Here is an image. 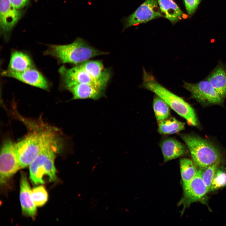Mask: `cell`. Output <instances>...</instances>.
<instances>
[{"instance_id": "10", "label": "cell", "mask_w": 226, "mask_h": 226, "mask_svg": "<svg viewBox=\"0 0 226 226\" xmlns=\"http://www.w3.org/2000/svg\"><path fill=\"white\" fill-rule=\"evenodd\" d=\"M183 197L180 204L185 207L199 200L209 192V190L203 181L198 170L194 177L186 186H183Z\"/></svg>"}, {"instance_id": "20", "label": "cell", "mask_w": 226, "mask_h": 226, "mask_svg": "<svg viewBox=\"0 0 226 226\" xmlns=\"http://www.w3.org/2000/svg\"><path fill=\"white\" fill-rule=\"evenodd\" d=\"M185 128L184 123L171 117L159 122L158 131L161 134H170L179 132Z\"/></svg>"}, {"instance_id": "14", "label": "cell", "mask_w": 226, "mask_h": 226, "mask_svg": "<svg viewBox=\"0 0 226 226\" xmlns=\"http://www.w3.org/2000/svg\"><path fill=\"white\" fill-rule=\"evenodd\" d=\"M20 201L23 213L33 218L36 213V206L32 197V190L25 174L22 173L20 181Z\"/></svg>"}, {"instance_id": "11", "label": "cell", "mask_w": 226, "mask_h": 226, "mask_svg": "<svg viewBox=\"0 0 226 226\" xmlns=\"http://www.w3.org/2000/svg\"><path fill=\"white\" fill-rule=\"evenodd\" d=\"M2 75L15 78L30 85L47 90L49 88L47 81L42 74L37 70L30 68L21 72L9 70L3 71Z\"/></svg>"}, {"instance_id": "19", "label": "cell", "mask_w": 226, "mask_h": 226, "mask_svg": "<svg viewBox=\"0 0 226 226\" xmlns=\"http://www.w3.org/2000/svg\"><path fill=\"white\" fill-rule=\"evenodd\" d=\"M32 67V61L27 54L19 51H15L12 53L8 70L15 72H21Z\"/></svg>"}, {"instance_id": "13", "label": "cell", "mask_w": 226, "mask_h": 226, "mask_svg": "<svg viewBox=\"0 0 226 226\" xmlns=\"http://www.w3.org/2000/svg\"><path fill=\"white\" fill-rule=\"evenodd\" d=\"M0 25L5 33L11 31L19 20L21 15L19 9L14 7L9 0H1Z\"/></svg>"}, {"instance_id": "8", "label": "cell", "mask_w": 226, "mask_h": 226, "mask_svg": "<svg viewBox=\"0 0 226 226\" xmlns=\"http://www.w3.org/2000/svg\"><path fill=\"white\" fill-rule=\"evenodd\" d=\"M163 17L157 0H146L132 14L123 19V30Z\"/></svg>"}, {"instance_id": "24", "label": "cell", "mask_w": 226, "mask_h": 226, "mask_svg": "<svg viewBox=\"0 0 226 226\" xmlns=\"http://www.w3.org/2000/svg\"><path fill=\"white\" fill-rule=\"evenodd\" d=\"M32 197L36 207L44 205L48 199L47 192L43 186H36L32 190Z\"/></svg>"}, {"instance_id": "3", "label": "cell", "mask_w": 226, "mask_h": 226, "mask_svg": "<svg viewBox=\"0 0 226 226\" xmlns=\"http://www.w3.org/2000/svg\"><path fill=\"white\" fill-rule=\"evenodd\" d=\"M63 63L78 65L91 58L108 54L90 45L82 38H77L72 43L65 45L50 46L45 52Z\"/></svg>"}, {"instance_id": "26", "label": "cell", "mask_w": 226, "mask_h": 226, "mask_svg": "<svg viewBox=\"0 0 226 226\" xmlns=\"http://www.w3.org/2000/svg\"><path fill=\"white\" fill-rule=\"evenodd\" d=\"M201 0H184L187 12L190 16L194 13Z\"/></svg>"}, {"instance_id": "5", "label": "cell", "mask_w": 226, "mask_h": 226, "mask_svg": "<svg viewBox=\"0 0 226 226\" xmlns=\"http://www.w3.org/2000/svg\"><path fill=\"white\" fill-rule=\"evenodd\" d=\"M181 137L190 152L193 162L199 169L221 162L220 151L211 142L190 134H183Z\"/></svg>"}, {"instance_id": "21", "label": "cell", "mask_w": 226, "mask_h": 226, "mask_svg": "<svg viewBox=\"0 0 226 226\" xmlns=\"http://www.w3.org/2000/svg\"><path fill=\"white\" fill-rule=\"evenodd\" d=\"M181 176L184 186L187 185L195 176L197 170L196 165L191 159L184 158L180 161Z\"/></svg>"}, {"instance_id": "18", "label": "cell", "mask_w": 226, "mask_h": 226, "mask_svg": "<svg viewBox=\"0 0 226 226\" xmlns=\"http://www.w3.org/2000/svg\"><path fill=\"white\" fill-rule=\"evenodd\" d=\"M163 16L173 24L184 19L185 14L173 0H157Z\"/></svg>"}, {"instance_id": "16", "label": "cell", "mask_w": 226, "mask_h": 226, "mask_svg": "<svg viewBox=\"0 0 226 226\" xmlns=\"http://www.w3.org/2000/svg\"><path fill=\"white\" fill-rule=\"evenodd\" d=\"M206 79L218 94L223 99L226 98V65L219 62L209 73Z\"/></svg>"}, {"instance_id": "22", "label": "cell", "mask_w": 226, "mask_h": 226, "mask_svg": "<svg viewBox=\"0 0 226 226\" xmlns=\"http://www.w3.org/2000/svg\"><path fill=\"white\" fill-rule=\"evenodd\" d=\"M153 108L156 118L159 122L169 117L170 107L163 99L156 95L153 99Z\"/></svg>"}, {"instance_id": "12", "label": "cell", "mask_w": 226, "mask_h": 226, "mask_svg": "<svg viewBox=\"0 0 226 226\" xmlns=\"http://www.w3.org/2000/svg\"><path fill=\"white\" fill-rule=\"evenodd\" d=\"M65 88L72 94V100L91 99L97 100L105 95L106 88L89 84L75 83Z\"/></svg>"}, {"instance_id": "27", "label": "cell", "mask_w": 226, "mask_h": 226, "mask_svg": "<svg viewBox=\"0 0 226 226\" xmlns=\"http://www.w3.org/2000/svg\"><path fill=\"white\" fill-rule=\"evenodd\" d=\"M29 0H9L11 4L16 8L19 9L24 7Z\"/></svg>"}, {"instance_id": "6", "label": "cell", "mask_w": 226, "mask_h": 226, "mask_svg": "<svg viewBox=\"0 0 226 226\" xmlns=\"http://www.w3.org/2000/svg\"><path fill=\"white\" fill-rule=\"evenodd\" d=\"M20 169L15 143L7 139L4 141L1 148L0 154V183L5 184L17 171Z\"/></svg>"}, {"instance_id": "23", "label": "cell", "mask_w": 226, "mask_h": 226, "mask_svg": "<svg viewBox=\"0 0 226 226\" xmlns=\"http://www.w3.org/2000/svg\"><path fill=\"white\" fill-rule=\"evenodd\" d=\"M220 162H218L206 168L198 169L201 177L208 188L209 192Z\"/></svg>"}, {"instance_id": "1", "label": "cell", "mask_w": 226, "mask_h": 226, "mask_svg": "<svg viewBox=\"0 0 226 226\" xmlns=\"http://www.w3.org/2000/svg\"><path fill=\"white\" fill-rule=\"evenodd\" d=\"M26 128L27 134L15 143L20 169L29 166L42 150L51 144L53 139L50 130L41 125L33 124Z\"/></svg>"}, {"instance_id": "15", "label": "cell", "mask_w": 226, "mask_h": 226, "mask_svg": "<svg viewBox=\"0 0 226 226\" xmlns=\"http://www.w3.org/2000/svg\"><path fill=\"white\" fill-rule=\"evenodd\" d=\"M93 79L106 86L111 76L110 70L104 68L100 60H87L78 64Z\"/></svg>"}, {"instance_id": "7", "label": "cell", "mask_w": 226, "mask_h": 226, "mask_svg": "<svg viewBox=\"0 0 226 226\" xmlns=\"http://www.w3.org/2000/svg\"><path fill=\"white\" fill-rule=\"evenodd\" d=\"M183 87L190 92L192 98L203 105H221L223 103L224 99L207 79L196 83L184 82Z\"/></svg>"}, {"instance_id": "25", "label": "cell", "mask_w": 226, "mask_h": 226, "mask_svg": "<svg viewBox=\"0 0 226 226\" xmlns=\"http://www.w3.org/2000/svg\"><path fill=\"white\" fill-rule=\"evenodd\" d=\"M226 186V169L218 167L213 178L209 191H214Z\"/></svg>"}, {"instance_id": "4", "label": "cell", "mask_w": 226, "mask_h": 226, "mask_svg": "<svg viewBox=\"0 0 226 226\" xmlns=\"http://www.w3.org/2000/svg\"><path fill=\"white\" fill-rule=\"evenodd\" d=\"M64 145H51L44 148L36 158L29 165L30 178L33 184L45 183L44 178L47 177L49 181L57 179L54 161L56 154L63 149Z\"/></svg>"}, {"instance_id": "2", "label": "cell", "mask_w": 226, "mask_h": 226, "mask_svg": "<svg viewBox=\"0 0 226 226\" xmlns=\"http://www.w3.org/2000/svg\"><path fill=\"white\" fill-rule=\"evenodd\" d=\"M141 86L154 93L163 99L173 110L184 118L190 125L197 126L198 122L195 111L183 99L159 83L154 77L143 69Z\"/></svg>"}, {"instance_id": "9", "label": "cell", "mask_w": 226, "mask_h": 226, "mask_svg": "<svg viewBox=\"0 0 226 226\" xmlns=\"http://www.w3.org/2000/svg\"><path fill=\"white\" fill-rule=\"evenodd\" d=\"M59 72L65 88L75 83H87L105 88L106 86L93 79L79 65L70 68L62 66Z\"/></svg>"}, {"instance_id": "17", "label": "cell", "mask_w": 226, "mask_h": 226, "mask_svg": "<svg viewBox=\"0 0 226 226\" xmlns=\"http://www.w3.org/2000/svg\"><path fill=\"white\" fill-rule=\"evenodd\" d=\"M160 146L165 162L182 156L188 152V149L185 145L172 138L164 139Z\"/></svg>"}]
</instances>
